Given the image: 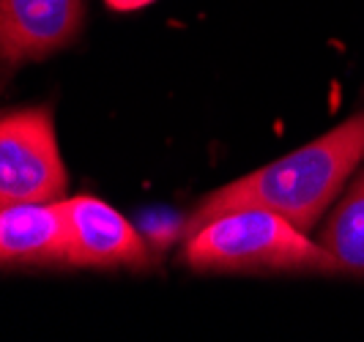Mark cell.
Returning <instances> with one entry per match:
<instances>
[{
  "instance_id": "1",
  "label": "cell",
  "mask_w": 364,
  "mask_h": 342,
  "mask_svg": "<svg viewBox=\"0 0 364 342\" xmlns=\"http://www.w3.org/2000/svg\"><path fill=\"white\" fill-rule=\"evenodd\" d=\"M362 159L364 112L310 145L203 198L186 219L183 233L189 235L208 219L236 208H266L291 219L296 228L310 230Z\"/></svg>"
},
{
  "instance_id": "2",
  "label": "cell",
  "mask_w": 364,
  "mask_h": 342,
  "mask_svg": "<svg viewBox=\"0 0 364 342\" xmlns=\"http://www.w3.org/2000/svg\"><path fill=\"white\" fill-rule=\"evenodd\" d=\"M183 260L195 271H340L323 244L266 208L219 214L186 235Z\"/></svg>"
},
{
  "instance_id": "3",
  "label": "cell",
  "mask_w": 364,
  "mask_h": 342,
  "mask_svg": "<svg viewBox=\"0 0 364 342\" xmlns=\"http://www.w3.org/2000/svg\"><path fill=\"white\" fill-rule=\"evenodd\" d=\"M66 189L50 109H19L0 118V208L53 203Z\"/></svg>"
},
{
  "instance_id": "4",
  "label": "cell",
  "mask_w": 364,
  "mask_h": 342,
  "mask_svg": "<svg viewBox=\"0 0 364 342\" xmlns=\"http://www.w3.org/2000/svg\"><path fill=\"white\" fill-rule=\"evenodd\" d=\"M69 238V266L82 269H146L151 263L143 235L105 200L80 195L60 200Z\"/></svg>"
},
{
  "instance_id": "5",
  "label": "cell",
  "mask_w": 364,
  "mask_h": 342,
  "mask_svg": "<svg viewBox=\"0 0 364 342\" xmlns=\"http://www.w3.org/2000/svg\"><path fill=\"white\" fill-rule=\"evenodd\" d=\"M82 28V0H0V63L41 60Z\"/></svg>"
},
{
  "instance_id": "6",
  "label": "cell",
  "mask_w": 364,
  "mask_h": 342,
  "mask_svg": "<svg viewBox=\"0 0 364 342\" xmlns=\"http://www.w3.org/2000/svg\"><path fill=\"white\" fill-rule=\"evenodd\" d=\"M0 266H69L60 200L0 208Z\"/></svg>"
},
{
  "instance_id": "7",
  "label": "cell",
  "mask_w": 364,
  "mask_h": 342,
  "mask_svg": "<svg viewBox=\"0 0 364 342\" xmlns=\"http://www.w3.org/2000/svg\"><path fill=\"white\" fill-rule=\"evenodd\" d=\"M321 244L337 260L340 271L364 274V176L334 208L321 233Z\"/></svg>"
},
{
  "instance_id": "8",
  "label": "cell",
  "mask_w": 364,
  "mask_h": 342,
  "mask_svg": "<svg viewBox=\"0 0 364 342\" xmlns=\"http://www.w3.org/2000/svg\"><path fill=\"white\" fill-rule=\"evenodd\" d=\"M109 9H115V11H137V9H143L148 3H154V0H105Z\"/></svg>"
}]
</instances>
